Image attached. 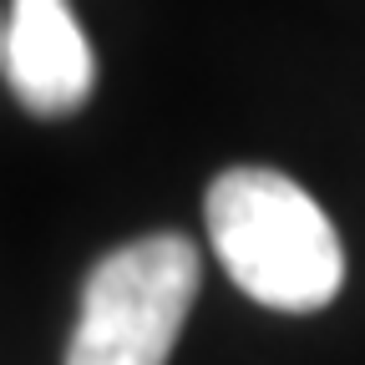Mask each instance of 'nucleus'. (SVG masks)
Returning a JSON list of instances; mask_svg holds the SVG:
<instances>
[{
    "mask_svg": "<svg viewBox=\"0 0 365 365\" xmlns=\"http://www.w3.org/2000/svg\"><path fill=\"white\" fill-rule=\"evenodd\" d=\"M208 239L254 304L309 314L345 284V249L330 213L274 168H228L208 188Z\"/></svg>",
    "mask_w": 365,
    "mask_h": 365,
    "instance_id": "f257e3e1",
    "label": "nucleus"
},
{
    "mask_svg": "<svg viewBox=\"0 0 365 365\" xmlns=\"http://www.w3.org/2000/svg\"><path fill=\"white\" fill-rule=\"evenodd\" d=\"M0 61H6V21H0Z\"/></svg>",
    "mask_w": 365,
    "mask_h": 365,
    "instance_id": "20e7f679",
    "label": "nucleus"
},
{
    "mask_svg": "<svg viewBox=\"0 0 365 365\" xmlns=\"http://www.w3.org/2000/svg\"><path fill=\"white\" fill-rule=\"evenodd\" d=\"M198 279V249L182 234H148L112 249L86 279L66 365H168Z\"/></svg>",
    "mask_w": 365,
    "mask_h": 365,
    "instance_id": "f03ea898",
    "label": "nucleus"
},
{
    "mask_svg": "<svg viewBox=\"0 0 365 365\" xmlns=\"http://www.w3.org/2000/svg\"><path fill=\"white\" fill-rule=\"evenodd\" d=\"M0 66H6L21 107L36 117H66L86 107L91 81H97L91 41L66 0H11Z\"/></svg>",
    "mask_w": 365,
    "mask_h": 365,
    "instance_id": "7ed1b4c3",
    "label": "nucleus"
}]
</instances>
